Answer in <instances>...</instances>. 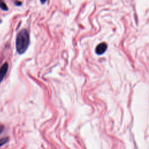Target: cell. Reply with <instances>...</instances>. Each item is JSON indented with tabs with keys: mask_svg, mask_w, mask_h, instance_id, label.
I'll list each match as a JSON object with an SVG mask.
<instances>
[{
	"mask_svg": "<svg viewBox=\"0 0 149 149\" xmlns=\"http://www.w3.org/2000/svg\"><path fill=\"white\" fill-rule=\"evenodd\" d=\"M30 44L29 33L26 29H22L17 35L16 39V51L22 54L27 50Z\"/></svg>",
	"mask_w": 149,
	"mask_h": 149,
	"instance_id": "obj_1",
	"label": "cell"
},
{
	"mask_svg": "<svg viewBox=\"0 0 149 149\" xmlns=\"http://www.w3.org/2000/svg\"><path fill=\"white\" fill-rule=\"evenodd\" d=\"M9 65L7 62H5L2 65V66L0 68V83L3 80V78L6 76L8 70Z\"/></svg>",
	"mask_w": 149,
	"mask_h": 149,
	"instance_id": "obj_2",
	"label": "cell"
},
{
	"mask_svg": "<svg viewBox=\"0 0 149 149\" xmlns=\"http://www.w3.org/2000/svg\"><path fill=\"white\" fill-rule=\"evenodd\" d=\"M107 49V45L106 43L102 42L98 44L95 48V52L98 55H101L104 54Z\"/></svg>",
	"mask_w": 149,
	"mask_h": 149,
	"instance_id": "obj_3",
	"label": "cell"
},
{
	"mask_svg": "<svg viewBox=\"0 0 149 149\" xmlns=\"http://www.w3.org/2000/svg\"><path fill=\"white\" fill-rule=\"evenodd\" d=\"M0 8L4 11H7L8 10L7 5L2 0H0Z\"/></svg>",
	"mask_w": 149,
	"mask_h": 149,
	"instance_id": "obj_4",
	"label": "cell"
},
{
	"mask_svg": "<svg viewBox=\"0 0 149 149\" xmlns=\"http://www.w3.org/2000/svg\"><path fill=\"white\" fill-rule=\"evenodd\" d=\"M8 139H9V138L8 137H5L0 139V147L4 145L5 144H6L8 141Z\"/></svg>",
	"mask_w": 149,
	"mask_h": 149,
	"instance_id": "obj_5",
	"label": "cell"
},
{
	"mask_svg": "<svg viewBox=\"0 0 149 149\" xmlns=\"http://www.w3.org/2000/svg\"><path fill=\"white\" fill-rule=\"evenodd\" d=\"M3 130H4V126H3V125H1V124L0 123V134L3 132Z\"/></svg>",
	"mask_w": 149,
	"mask_h": 149,
	"instance_id": "obj_6",
	"label": "cell"
},
{
	"mask_svg": "<svg viewBox=\"0 0 149 149\" xmlns=\"http://www.w3.org/2000/svg\"><path fill=\"white\" fill-rule=\"evenodd\" d=\"M15 4H16V5H17V6H20V5H22V2H20V1H17V2H16Z\"/></svg>",
	"mask_w": 149,
	"mask_h": 149,
	"instance_id": "obj_7",
	"label": "cell"
},
{
	"mask_svg": "<svg viewBox=\"0 0 149 149\" xmlns=\"http://www.w3.org/2000/svg\"><path fill=\"white\" fill-rule=\"evenodd\" d=\"M47 0H40V2H41V3H45Z\"/></svg>",
	"mask_w": 149,
	"mask_h": 149,
	"instance_id": "obj_8",
	"label": "cell"
},
{
	"mask_svg": "<svg viewBox=\"0 0 149 149\" xmlns=\"http://www.w3.org/2000/svg\"><path fill=\"white\" fill-rule=\"evenodd\" d=\"M1 22H2V21H1V20H0V23H1Z\"/></svg>",
	"mask_w": 149,
	"mask_h": 149,
	"instance_id": "obj_9",
	"label": "cell"
}]
</instances>
